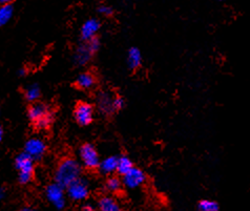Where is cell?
I'll return each mask as SVG.
<instances>
[{
	"label": "cell",
	"mask_w": 250,
	"mask_h": 211,
	"mask_svg": "<svg viewBox=\"0 0 250 211\" xmlns=\"http://www.w3.org/2000/svg\"><path fill=\"white\" fill-rule=\"evenodd\" d=\"M82 168L79 162L72 158L66 157L62 159L55 170L54 180L59 186L66 188L74 181L81 178Z\"/></svg>",
	"instance_id": "6da1fadb"
},
{
	"label": "cell",
	"mask_w": 250,
	"mask_h": 211,
	"mask_svg": "<svg viewBox=\"0 0 250 211\" xmlns=\"http://www.w3.org/2000/svg\"><path fill=\"white\" fill-rule=\"evenodd\" d=\"M27 117L33 126L38 130L51 127L54 121V115L50 107L42 102H33L27 107Z\"/></svg>",
	"instance_id": "7a4b0ae2"
},
{
	"label": "cell",
	"mask_w": 250,
	"mask_h": 211,
	"mask_svg": "<svg viewBox=\"0 0 250 211\" xmlns=\"http://www.w3.org/2000/svg\"><path fill=\"white\" fill-rule=\"evenodd\" d=\"M15 165L19 172L18 180L20 184L25 185L30 183L33 180L35 172L34 160L25 152L20 153L15 160Z\"/></svg>",
	"instance_id": "3957f363"
},
{
	"label": "cell",
	"mask_w": 250,
	"mask_h": 211,
	"mask_svg": "<svg viewBox=\"0 0 250 211\" xmlns=\"http://www.w3.org/2000/svg\"><path fill=\"white\" fill-rule=\"evenodd\" d=\"M100 48V40L95 37L88 41H84L81 44L75 54V61L78 65H85L92 59L93 55L98 52Z\"/></svg>",
	"instance_id": "277c9868"
},
{
	"label": "cell",
	"mask_w": 250,
	"mask_h": 211,
	"mask_svg": "<svg viewBox=\"0 0 250 211\" xmlns=\"http://www.w3.org/2000/svg\"><path fill=\"white\" fill-rule=\"evenodd\" d=\"M79 156L82 162V165L84 166L86 169H96V168H98L100 163L99 153L93 144H83L79 149Z\"/></svg>",
	"instance_id": "5b68a950"
},
{
	"label": "cell",
	"mask_w": 250,
	"mask_h": 211,
	"mask_svg": "<svg viewBox=\"0 0 250 211\" xmlns=\"http://www.w3.org/2000/svg\"><path fill=\"white\" fill-rule=\"evenodd\" d=\"M66 192L69 199L73 201H84L89 194V185L86 180L79 178L66 187Z\"/></svg>",
	"instance_id": "8992f818"
},
{
	"label": "cell",
	"mask_w": 250,
	"mask_h": 211,
	"mask_svg": "<svg viewBox=\"0 0 250 211\" xmlns=\"http://www.w3.org/2000/svg\"><path fill=\"white\" fill-rule=\"evenodd\" d=\"M74 118L76 122L81 126H87L93 122L94 107L87 102H79L74 109Z\"/></svg>",
	"instance_id": "52a82bcc"
},
{
	"label": "cell",
	"mask_w": 250,
	"mask_h": 211,
	"mask_svg": "<svg viewBox=\"0 0 250 211\" xmlns=\"http://www.w3.org/2000/svg\"><path fill=\"white\" fill-rule=\"evenodd\" d=\"M146 181V174L138 167H133L131 169L123 174L122 184L129 189H136L143 185Z\"/></svg>",
	"instance_id": "ba28073f"
},
{
	"label": "cell",
	"mask_w": 250,
	"mask_h": 211,
	"mask_svg": "<svg viewBox=\"0 0 250 211\" xmlns=\"http://www.w3.org/2000/svg\"><path fill=\"white\" fill-rule=\"evenodd\" d=\"M45 194L47 200L57 209L61 210L65 206V198H64V188L59 186L56 183L48 185L46 187Z\"/></svg>",
	"instance_id": "9c48e42d"
},
{
	"label": "cell",
	"mask_w": 250,
	"mask_h": 211,
	"mask_svg": "<svg viewBox=\"0 0 250 211\" xmlns=\"http://www.w3.org/2000/svg\"><path fill=\"white\" fill-rule=\"evenodd\" d=\"M46 151V145L42 140L39 138H32L27 140L24 146V152L29 154V156L35 161L39 160L44 156Z\"/></svg>",
	"instance_id": "30bf717a"
},
{
	"label": "cell",
	"mask_w": 250,
	"mask_h": 211,
	"mask_svg": "<svg viewBox=\"0 0 250 211\" xmlns=\"http://www.w3.org/2000/svg\"><path fill=\"white\" fill-rule=\"evenodd\" d=\"M101 23L98 19L96 18H89L81 26L80 35L83 41H88L95 37H97V34H98L100 30Z\"/></svg>",
	"instance_id": "8fae6325"
},
{
	"label": "cell",
	"mask_w": 250,
	"mask_h": 211,
	"mask_svg": "<svg viewBox=\"0 0 250 211\" xmlns=\"http://www.w3.org/2000/svg\"><path fill=\"white\" fill-rule=\"evenodd\" d=\"M113 99V96L107 93V91H101L97 96V106H98V109L105 115L112 114V112H114Z\"/></svg>",
	"instance_id": "7c38bea8"
},
{
	"label": "cell",
	"mask_w": 250,
	"mask_h": 211,
	"mask_svg": "<svg viewBox=\"0 0 250 211\" xmlns=\"http://www.w3.org/2000/svg\"><path fill=\"white\" fill-rule=\"evenodd\" d=\"M98 209L100 211H123L119 203L109 195H104L99 199Z\"/></svg>",
	"instance_id": "4fadbf2b"
},
{
	"label": "cell",
	"mask_w": 250,
	"mask_h": 211,
	"mask_svg": "<svg viewBox=\"0 0 250 211\" xmlns=\"http://www.w3.org/2000/svg\"><path fill=\"white\" fill-rule=\"evenodd\" d=\"M95 84H96L95 76L89 72L80 74L77 77V79H76V85H77V87L80 89H91L92 87H94Z\"/></svg>",
	"instance_id": "5bb4252c"
},
{
	"label": "cell",
	"mask_w": 250,
	"mask_h": 211,
	"mask_svg": "<svg viewBox=\"0 0 250 211\" xmlns=\"http://www.w3.org/2000/svg\"><path fill=\"white\" fill-rule=\"evenodd\" d=\"M117 163H118V157L110 156L100 161L98 168L104 174H112L115 171H117Z\"/></svg>",
	"instance_id": "9a60e30c"
},
{
	"label": "cell",
	"mask_w": 250,
	"mask_h": 211,
	"mask_svg": "<svg viewBox=\"0 0 250 211\" xmlns=\"http://www.w3.org/2000/svg\"><path fill=\"white\" fill-rule=\"evenodd\" d=\"M142 63V54L138 47H131L127 53V64L130 69H137Z\"/></svg>",
	"instance_id": "2e32d148"
},
{
	"label": "cell",
	"mask_w": 250,
	"mask_h": 211,
	"mask_svg": "<svg viewBox=\"0 0 250 211\" xmlns=\"http://www.w3.org/2000/svg\"><path fill=\"white\" fill-rule=\"evenodd\" d=\"M134 167V163L128 157L126 156H121L118 158V163H117V172H119L121 175L128 172L131 168Z\"/></svg>",
	"instance_id": "e0dca14e"
},
{
	"label": "cell",
	"mask_w": 250,
	"mask_h": 211,
	"mask_svg": "<svg viewBox=\"0 0 250 211\" xmlns=\"http://www.w3.org/2000/svg\"><path fill=\"white\" fill-rule=\"evenodd\" d=\"M40 96H41V91L39 86L36 85V84H33V85L29 86L24 90L25 100L30 103L38 101Z\"/></svg>",
	"instance_id": "ac0fdd59"
},
{
	"label": "cell",
	"mask_w": 250,
	"mask_h": 211,
	"mask_svg": "<svg viewBox=\"0 0 250 211\" xmlns=\"http://www.w3.org/2000/svg\"><path fill=\"white\" fill-rule=\"evenodd\" d=\"M197 210L198 211H220V207H219V204L216 201L205 199L199 202Z\"/></svg>",
	"instance_id": "d6986e66"
},
{
	"label": "cell",
	"mask_w": 250,
	"mask_h": 211,
	"mask_svg": "<svg viewBox=\"0 0 250 211\" xmlns=\"http://www.w3.org/2000/svg\"><path fill=\"white\" fill-rule=\"evenodd\" d=\"M13 5L12 4H3L0 5V25L5 24L13 16Z\"/></svg>",
	"instance_id": "ffe728a7"
},
{
	"label": "cell",
	"mask_w": 250,
	"mask_h": 211,
	"mask_svg": "<svg viewBox=\"0 0 250 211\" xmlns=\"http://www.w3.org/2000/svg\"><path fill=\"white\" fill-rule=\"evenodd\" d=\"M105 187L107 189V191L112 193L119 192L122 187V181L117 177H110L107 179L105 183Z\"/></svg>",
	"instance_id": "44dd1931"
},
{
	"label": "cell",
	"mask_w": 250,
	"mask_h": 211,
	"mask_svg": "<svg viewBox=\"0 0 250 211\" xmlns=\"http://www.w3.org/2000/svg\"><path fill=\"white\" fill-rule=\"evenodd\" d=\"M98 13L105 17H109L114 14V9L107 4H101L98 8Z\"/></svg>",
	"instance_id": "7402d4cb"
},
{
	"label": "cell",
	"mask_w": 250,
	"mask_h": 211,
	"mask_svg": "<svg viewBox=\"0 0 250 211\" xmlns=\"http://www.w3.org/2000/svg\"><path fill=\"white\" fill-rule=\"evenodd\" d=\"M125 105V101L123 98L121 97H115L113 99V108H114V111L116 110H120L124 107Z\"/></svg>",
	"instance_id": "603a6c76"
},
{
	"label": "cell",
	"mask_w": 250,
	"mask_h": 211,
	"mask_svg": "<svg viewBox=\"0 0 250 211\" xmlns=\"http://www.w3.org/2000/svg\"><path fill=\"white\" fill-rule=\"evenodd\" d=\"M82 211H95V207L92 204H85V205L82 207Z\"/></svg>",
	"instance_id": "cb8c5ba5"
},
{
	"label": "cell",
	"mask_w": 250,
	"mask_h": 211,
	"mask_svg": "<svg viewBox=\"0 0 250 211\" xmlns=\"http://www.w3.org/2000/svg\"><path fill=\"white\" fill-rule=\"evenodd\" d=\"M14 1H16V0H0V5L12 4Z\"/></svg>",
	"instance_id": "d4e9b609"
},
{
	"label": "cell",
	"mask_w": 250,
	"mask_h": 211,
	"mask_svg": "<svg viewBox=\"0 0 250 211\" xmlns=\"http://www.w3.org/2000/svg\"><path fill=\"white\" fill-rule=\"evenodd\" d=\"M18 211H35V210L31 207H22L21 209H19Z\"/></svg>",
	"instance_id": "484cf974"
},
{
	"label": "cell",
	"mask_w": 250,
	"mask_h": 211,
	"mask_svg": "<svg viewBox=\"0 0 250 211\" xmlns=\"http://www.w3.org/2000/svg\"><path fill=\"white\" fill-rule=\"evenodd\" d=\"M1 138H2V129L0 128V140H1Z\"/></svg>",
	"instance_id": "4316f807"
},
{
	"label": "cell",
	"mask_w": 250,
	"mask_h": 211,
	"mask_svg": "<svg viewBox=\"0 0 250 211\" xmlns=\"http://www.w3.org/2000/svg\"><path fill=\"white\" fill-rule=\"evenodd\" d=\"M218 1H225V0H218Z\"/></svg>",
	"instance_id": "83f0119b"
}]
</instances>
